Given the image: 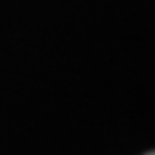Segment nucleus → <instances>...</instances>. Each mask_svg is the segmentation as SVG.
Segmentation results:
<instances>
[{"label": "nucleus", "instance_id": "obj_1", "mask_svg": "<svg viewBox=\"0 0 155 155\" xmlns=\"http://www.w3.org/2000/svg\"><path fill=\"white\" fill-rule=\"evenodd\" d=\"M145 155H155V151H149V153H145Z\"/></svg>", "mask_w": 155, "mask_h": 155}]
</instances>
